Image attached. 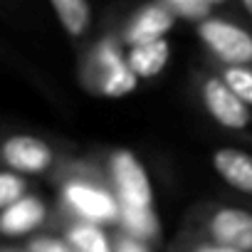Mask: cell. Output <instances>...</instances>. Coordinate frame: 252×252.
Instances as JSON below:
<instances>
[{
	"label": "cell",
	"instance_id": "cell-10",
	"mask_svg": "<svg viewBox=\"0 0 252 252\" xmlns=\"http://www.w3.org/2000/svg\"><path fill=\"white\" fill-rule=\"evenodd\" d=\"M171 25H173V13L168 8H161V5L146 8L131 28V42L144 45V42L163 40V35L171 30Z\"/></svg>",
	"mask_w": 252,
	"mask_h": 252
},
{
	"label": "cell",
	"instance_id": "cell-19",
	"mask_svg": "<svg viewBox=\"0 0 252 252\" xmlns=\"http://www.w3.org/2000/svg\"><path fill=\"white\" fill-rule=\"evenodd\" d=\"M116 252H146V250H144V245H139L136 240H121L119 247H116Z\"/></svg>",
	"mask_w": 252,
	"mask_h": 252
},
{
	"label": "cell",
	"instance_id": "cell-21",
	"mask_svg": "<svg viewBox=\"0 0 252 252\" xmlns=\"http://www.w3.org/2000/svg\"><path fill=\"white\" fill-rule=\"evenodd\" d=\"M242 8H245V13L252 18V0H245V3H242Z\"/></svg>",
	"mask_w": 252,
	"mask_h": 252
},
{
	"label": "cell",
	"instance_id": "cell-3",
	"mask_svg": "<svg viewBox=\"0 0 252 252\" xmlns=\"http://www.w3.org/2000/svg\"><path fill=\"white\" fill-rule=\"evenodd\" d=\"M0 161L8 166V171H13L18 176H37L52 166L55 154L37 136L13 134L0 144Z\"/></svg>",
	"mask_w": 252,
	"mask_h": 252
},
{
	"label": "cell",
	"instance_id": "cell-4",
	"mask_svg": "<svg viewBox=\"0 0 252 252\" xmlns=\"http://www.w3.org/2000/svg\"><path fill=\"white\" fill-rule=\"evenodd\" d=\"M203 101H205L208 114L220 126L232 129V131L247 129V124H250V109L232 94V89L222 79H215V77L205 79V84H203Z\"/></svg>",
	"mask_w": 252,
	"mask_h": 252
},
{
	"label": "cell",
	"instance_id": "cell-12",
	"mask_svg": "<svg viewBox=\"0 0 252 252\" xmlns=\"http://www.w3.org/2000/svg\"><path fill=\"white\" fill-rule=\"evenodd\" d=\"M67 245L74 252H111L104 230L94 222H77L67 230Z\"/></svg>",
	"mask_w": 252,
	"mask_h": 252
},
{
	"label": "cell",
	"instance_id": "cell-8",
	"mask_svg": "<svg viewBox=\"0 0 252 252\" xmlns=\"http://www.w3.org/2000/svg\"><path fill=\"white\" fill-rule=\"evenodd\" d=\"M213 168L218 176L240 193L252 195V156L240 149H218L213 154Z\"/></svg>",
	"mask_w": 252,
	"mask_h": 252
},
{
	"label": "cell",
	"instance_id": "cell-2",
	"mask_svg": "<svg viewBox=\"0 0 252 252\" xmlns=\"http://www.w3.org/2000/svg\"><path fill=\"white\" fill-rule=\"evenodd\" d=\"M200 40L227 67H245L252 62V35L222 18H210L198 25Z\"/></svg>",
	"mask_w": 252,
	"mask_h": 252
},
{
	"label": "cell",
	"instance_id": "cell-1",
	"mask_svg": "<svg viewBox=\"0 0 252 252\" xmlns=\"http://www.w3.org/2000/svg\"><path fill=\"white\" fill-rule=\"evenodd\" d=\"M111 176L116 186V203L121 208H136V210H151L154 203V188L149 181V173L144 163L136 158V154L119 149L111 156Z\"/></svg>",
	"mask_w": 252,
	"mask_h": 252
},
{
	"label": "cell",
	"instance_id": "cell-9",
	"mask_svg": "<svg viewBox=\"0 0 252 252\" xmlns=\"http://www.w3.org/2000/svg\"><path fill=\"white\" fill-rule=\"evenodd\" d=\"M168 57H171L168 40H154V42L134 45V50L129 55V69L139 79H149V77H156L168 64Z\"/></svg>",
	"mask_w": 252,
	"mask_h": 252
},
{
	"label": "cell",
	"instance_id": "cell-18",
	"mask_svg": "<svg viewBox=\"0 0 252 252\" xmlns=\"http://www.w3.org/2000/svg\"><path fill=\"white\" fill-rule=\"evenodd\" d=\"M28 252H74V250L67 242H62L52 235H37V237L30 240Z\"/></svg>",
	"mask_w": 252,
	"mask_h": 252
},
{
	"label": "cell",
	"instance_id": "cell-13",
	"mask_svg": "<svg viewBox=\"0 0 252 252\" xmlns=\"http://www.w3.org/2000/svg\"><path fill=\"white\" fill-rule=\"evenodd\" d=\"M119 215H121L124 225L131 230L134 237H154L158 232V222H156L151 210H136V208H121L119 205Z\"/></svg>",
	"mask_w": 252,
	"mask_h": 252
},
{
	"label": "cell",
	"instance_id": "cell-16",
	"mask_svg": "<svg viewBox=\"0 0 252 252\" xmlns=\"http://www.w3.org/2000/svg\"><path fill=\"white\" fill-rule=\"evenodd\" d=\"M222 82L232 89V94L245 106H252V69H247V67H227Z\"/></svg>",
	"mask_w": 252,
	"mask_h": 252
},
{
	"label": "cell",
	"instance_id": "cell-5",
	"mask_svg": "<svg viewBox=\"0 0 252 252\" xmlns=\"http://www.w3.org/2000/svg\"><path fill=\"white\" fill-rule=\"evenodd\" d=\"M64 203L82 218V222H106L119 215V203H114L104 190H96L89 183L69 181L62 190Z\"/></svg>",
	"mask_w": 252,
	"mask_h": 252
},
{
	"label": "cell",
	"instance_id": "cell-15",
	"mask_svg": "<svg viewBox=\"0 0 252 252\" xmlns=\"http://www.w3.org/2000/svg\"><path fill=\"white\" fill-rule=\"evenodd\" d=\"M168 10L183 20H198L205 23L210 20V13L215 10V3L213 0H173V3L168 5Z\"/></svg>",
	"mask_w": 252,
	"mask_h": 252
},
{
	"label": "cell",
	"instance_id": "cell-6",
	"mask_svg": "<svg viewBox=\"0 0 252 252\" xmlns=\"http://www.w3.org/2000/svg\"><path fill=\"white\" fill-rule=\"evenodd\" d=\"M215 245L232 247L240 252L252 250V213L242 208H220L208 222Z\"/></svg>",
	"mask_w": 252,
	"mask_h": 252
},
{
	"label": "cell",
	"instance_id": "cell-14",
	"mask_svg": "<svg viewBox=\"0 0 252 252\" xmlns=\"http://www.w3.org/2000/svg\"><path fill=\"white\" fill-rule=\"evenodd\" d=\"M28 195V183L13 171H0V213Z\"/></svg>",
	"mask_w": 252,
	"mask_h": 252
},
{
	"label": "cell",
	"instance_id": "cell-17",
	"mask_svg": "<svg viewBox=\"0 0 252 252\" xmlns=\"http://www.w3.org/2000/svg\"><path fill=\"white\" fill-rule=\"evenodd\" d=\"M136 74L129 69V64H116V69L109 74L106 84H104V94L109 96H121V94H129L136 87Z\"/></svg>",
	"mask_w": 252,
	"mask_h": 252
},
{
	"label": "cell",
	"instance_id": "cell-20",
	"mask_svg": "<svg viewBox=\"0 0 252 252\" xmlns=\"http://www.w3.org/2000/svg\"><path fill=\"white\" fill-rule=\"evenodd\" d=\"M193 252H240V250H232V247H222V245H200V247H195Z\"/></svg>",
	"mask_w": 252,
	"mask_h": 252
},
{
	"label": "cell",
	"instance_id": "cell-11",
	"mask_svg": "<svg viewBox=\"0 0 252 252\" xmlns=\"http://www.w3.org/2000/svg\"><path fill=\"white\" fill-rule=\"evenodd\" d=\"M50 8L55 10L62 30L69 37H82L92 23V8L84 0H52Z\"/></svg>",
	"mask_w": 252,
	"mask_h": 252
},
{
	"label": "cell",
	"instance_id": "cell-7",
	"mask_svg": "<svg viewBox=\"0 0 252 252\" xmlns=\"http://www.w3.org/2000/svg\"><path fill=\"white\" fill-rule=\"evenodd\" d=\"M47 218V208L37 195H25L0 213V235L3 237H23L35 232Z\"/></svg>",
	"mask_w": 252,
	"mask_h": 252
},
{
	"label": "cell",
	"instance_id": "cell-22",
	"mask_svg": "<svg viewBox=\"0 0 252 252\" xmlns=\"http://www.w3.org/2000/svg\"><path fill=\"white\" fill-rule=\"evenodd\" d=\"M0 252H18V250H0Z\"/></svg>",
	"mask_w": 252,
	"mask_h": 252
}]
</instances>
